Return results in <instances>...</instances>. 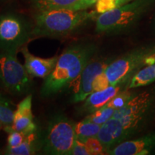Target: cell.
I'll use <instances>...</instances> for the list:
<instances>
[{
  "label": "cell",
  "instance_id": "cell-1",
  "mask_svg": "<svg viewBox=\"0 0 155 155\" xmlns=\"http://www.w3.org/2000/svg\"><path fill=\"white\" fill-rule=\"evenodd\" d=\"M96 48L90 44H75L66 48L58 58L55 68L41 88L43 96H51L73 83L91 60Z\"/></svg>",
  "mask_w": 155,
  "mask_h": 155
},
{
  "label": "cell",
  "instance_id": "cell-2",
  "mask_svg": "<svg viewBox=\"0 0 155 155\" xmlns=\"http://www.w3.org/2000/svg\"><path fill=\"white\" fill-rule=\"evenodd\" d=\"M96 11L60 9L38 11L32 35L37 37H58L73 33L96 14Z\"/></svg>",
  "mask_w": 155,
  "mask_h": 155
},
{
  "label": "cell",
  "instance_id": "cell-3",
  "mask_svg": "<svg viewBox=\"0 0 155 155\" xmlns=\"http://www.w3.org/2000/svg\"><path fill=\"white\" fill-rule=\"evenodd\" d=\"M155 0H134L98 15L96 32H115L126 30L135 24Z\"/></svg>",
  "mask_w": 155,
  "mask_h": 155
},
{
  "label": "cell",
  "instance_id": "cell-4",
  "mask_svg": "<svg viewBox=\"0 0 155 155\" xmlns=\"http://www.w3.org/2000/svg\"><path fill=\"white\" fill-rule=\"evenodd\" d=\"M30 76L17 59L16 50H1L0 81L4 88L14 95L25 94L30 87Z\"/></svg>",
  "mask_w": 155,
  "mask_h": 155
},
{
  "label": "cell",
  "instance_id": "cell-5",
  "mask_svg": "<svg viewBox=\"0 0 155 155\" xmlns=\"http://www.w3.org/2000/svg\"><path fill=\"white\" fill-rule=\"evenodd\" d=\"M75 124L63 116H56L48 126L44 151L54 155H69L76 140Z\"/></svg>",
  "mask_w": 155,
  "mask_h": 155
},
{
  "label": "cell",
  "instance_id": "cell-6",
  "mask_svg": "<svg viewBox=\"0 0 155 155\" xmlns=\"http://www.w3.org/2000/svg\"><path fill=\"white\" fill-rule=\"evenodd\" d=\"M155 54V45L132 50L109 63L104 71L110 86L123 84L137 72L149 56Z\"/></svg>",
  "mask_w": 155,
  "mask_h": 155
},
{
  "label": "cell",
  "instance_id": "cell-7",
  "mask_svg": "<svg viewBox=\"0 0 155 155\" xmlns=\"http://www.w3.org/2000/svg\"><path fill=\"white\" fill-rule=\"evenodd\" d=\"M32 35L28 25L18 15L0 16V50H17Z\"/></svg>",
  "mask_w": 155,
  "mask_h": 155
},
{
  "label": "cell",
  "instance_id": "cell-8",
  "mask_svg": "<svg viewBox=\"0 0 155 155\" xmlns=\"http://www.w3.org/2000/svg\"><path fill=\"white\" fill-rule=\"evenodd\" d=\"M150 94L148 92L134 96L123 107L116 110L113 117L119 119L131 133L137 129L150 106Z\"/></svg>",
  "mask_w": 155,
  "mask_h": 155
},
{
  "label": "cell",
  "instance_id": "cell-9",
  "mask_svg": "<svg viewBox=\"0 0 155 155\" xmlns=\"http://www.w3.org/2000/svg\"><path fill=\"white\" fill-rule=\"evenodd\" d=\"M108 61L103 60L92 59L87 64L78 77L73 83V98L74 102H80L94 92L93 83L98 75L104 72L108 65Z\"/></svg>",
  "mask_w": 155,
  "mask_h": 155
},
{
  "label": "cell",
  "instance_id": "cell-10",
  "mask_svg": "<svg viewBox=\"0 0 155 155\" xmlns=\"http://www.w3.org/2000/svg\"><path fill=\"white\" fill-rule=\"evenodd\" d=\"M131 134L119 119L112 117L101 125L97 138L104 145L107 152L111 147L119 144Z\"/></svg>",
  "mask_w": 155,
  "mask_h": 155
},
{
  "label": "cell",
  "instance_id": "cell-11",
  "mask_svg": "<svg viewBox=\"0 0 155 155\" xmlns=\"http://www.w3.org/2000/svg\"><path fill=\"white\" fill-rule=\"evenodd\" d=\"M25 58V67L29 74L32 77L45 78L49 76L55 68L59 56L50 58L37 57L30 53L28 48L23 47L21 50Z\"/></svg>",
  "mask_w": 155,
  "mask_h": 155
},
{
  "label": "cell",
  "instance_id": "cell-12",
  "mask_svg": "<svg viewBox=\"0 0 155 155\" xmlns=\"http://www.w3.org/2000/svg\"><path fill=\"white\" fill-rule=\"evenodd\" d=\"M32 95L26 96L17 105L15 111L12 128L25 134L36 131L38 129L34 121V116L32 111Z\"/></svg>",
  "mask_w": 155,
  "mask_h": 155
},
{
  "label": "cell",
  "instance_id": "cell-13",
  "mask_svg": "<svg viewBox=\"0 0 155 155\" xmlns=\"http://www.w3.org/2000/svg\"><path fill=\"white\" fill-rule=\"evenodd\" d=\"M155 147V132L136 140L124 141L109 150L106 154L112 155L148 154Z\"/></svg>",
  "mask_w": 155,
  "mask_h": 155
},
{
  "label": "cell",
  "instance_id": "cell-14",
  "mask_svg": "<svg viewBox=\"0 0 155 155\" xmlns=\"http://www.w3.org/2000/svg\"><path fill=\"white\" fill-rule=\"evenodd\" d=\"M122 84L110 86L102 91H94L85 99L82 111L85 113H92L102 106L106 105L116 94L121 91Z\"/></svg>",
  "mask_w": 155,
  "mask_h": 155
},
{
  "label": "cell",
  "instance_id": "cell-15",
  "mask_svg": "<svg viewBox=\"0 0 155 155\" xmlns=\"http://www.w3.org/2000/svg\"><path fill=\"white\" fill-rule=\"evenodd\" d=\"M36 131L29 134L19 146L7 147L5 154L7 155H31L35 154L38 149V136Z\"/></svg>",
  "mask_w": 155,
  "mask_h": 155
},
{
  "label": "cell",
  "instance_id": "cell-16",
  "mask_svg": "<svg viewBox=\"0 0 155 155\" xmlns=\"http://www.w3.org/2000/svg\"><path fill=\"white\" fill-rule=\"evenodd\" d=\"M81 0H32V5L38 11L66 9L73 10Z\"/></svg>",
  "mask_w": 155,
  "mask_h": 155
},
{
  "label": "cell",
  "instance_id": "cell-17",
  "mask_svg": "<svg viewBox=\"0 0 155 155\" xmlns=\"http://www.w3.org/2000/svg\"><path fill=\"white\" fill-rule=\"evenodd\" d=\"M101 125L83 119L75 124V129L76 138L81 141H84L91 137H97Z\"/></svg>",
  "mask_w": 155,
  "mask_h": 155
},
{
  "label": "cell",
  "instance_id": "cell-18",
  "mask_svg": "<svg viewBox=\"0 0 155 155\" xmlns=\"http://www.w3.org/2000/svg\"><path fill=\"white\" fill-rule=\"evenodd\" d=\"M155 81V64L148 65L135 73L129 85V89L138 88L154 82Z\"/></svg>",
  "mask_w": 155,
  "mask_h": 155
},
{
  "label": "cell",
  "instance_id": "cell-19",
  "mask_svg": "<svg viewBox=\"0 0 155 155\" xmlns=\"http://www.w3.org/2000/svg\"><path fill=\"white\" fill-rule=\"evenodd\" d=\"M115 111L116 110L114 108L105 105L97 109L96 111L91 113L85 118V119L98 124L103 125L111 118L113 117Z\"/></svg>",
  "mask_w": 155,
  "mask_h": 155
},
{
  "label": "cell",
  "instance_id": "cell-20",
  "mask_svg": "<svg viewBox=\"0 0 155 155\" xmlns=\"http://www.w3.org/2000/svg\"><path fill=\"white\" fill-rule=\"evenodd\" d=\"M15 111L5 98L0 96V122L5 127L12 126L14 118Z\"/></svg>",
  "mask_w": 155,
  "mask_h": 155
},
{
  "label": "cell",
  "instance_id": "cell-21",
  "mask_svg": "<svg viewBox=\"0 0 155 155\" xmlns=\"http://www.w3.org/2000/svg\"><path fill=\"white\" fill-rule=\"evenodd\" d=\"M131 0H97L96 5V12L98 14L106 12L116 7L125 5Z\"/></svg>",
  "mask_w": 155,
  "mask_h": 155
},
{
  "label": "cell",
  "instance_id": "cell-22",
  "mask_svg": "<svg viewBox=\"0 0 155 155\" xmlns=\"http://www.w3.org/2000/svg\"><path fill=\"white\" fill-rule=\"evenodd\" d=\"M133 96L132 92H131L128 88L127 90L120 91L119 94H116L106 105L114 108L115 110H117L126 105Z\"/></svg>",
  "mask_w": 155,
  "mask_h": 155
},
{
  "label": "cell",
  "instance_id": "cell-23",
  "mask_svg": "<svg viewBox=\"0 0 155 155\" xmlns=\"http://www.w3.org/2000/svg\"><path fill=\"white\" fill-rule=\"evenodd\" d=\"M5 130L8 133L7 137V147H15L19 146L24 141L27 134L20 132V131L15 130L11 126L5 127Z\"/></svg>",
  "mask_w": 155,
  "mask_h": 155
},
{
  "label": "cell",
  "instance_id": "cell-24",
  "mask_svg": "<svg viewBox=\"0 0 155 155\" xmlns=\"http://www.w3.org/2000/svg\"><path fill=\"white\" fill-rule=\"evenodd\" d=\"M83 141L88 147V150L91 153V155L104 154V152H106L104 145L101 144V142L97 137H91Z\"/></svg>",
  "mask_w": 155,
  "mask_h": 155
},
{
  "label": "cell",
  "instance_id": "cell-25",
  "mask_svg": "<svg viewBox=\"0 0 155 155\" xmlns=\"http://www.w3.org/2000/svg\"><path fill=\"white\" fill-rule=\"evenodd\" d=\"M110 86V83L104 72H102L96 76L93 83V89L94 91H102Z\"/></svg>",
  "mask_w": 155,
  "mask_h": 155
},
{
  "label": "cell",
  "instance_id": "cell-26",
  "mask_svg": "<svg viewBox=\"0 0 155 155\" xmlns=\"http://www.w3.org/2000/svg\"><path fill=\"white\" fill-rule=\"evenodd\" d=\"M70 155H91V153L83 141L76 138Z\"/></svg>",
  "mask_w": 155,
  "mask_h": 155
},
{
  "label": "cell",
  "instance_id": "cell-27",
  "mask_svg": "<svg viewBox=\"0 0 155 155\" xmlns=\"http://www.w3.org/2000/svg\"><path fill=\"white\" fill-rule=\"evenodd\" d=\"M97 0H81L75 5L73 10H86L88 7L96 4Z\"/></svg>",
  "mask_w": 155,
  "mask_h": 155
},
{
  "label": "cell",
  "instance_id": "cell-28",
  "mask_svg": "<svg viewBox=\"0 0 155 155\" xmlns=\"http://www.w3.org/2000/svg\"><path fill=\"white\" fill-rule=\"evenodd\" d=\"M2 124L1 122H0V128H1V126H2Z\"/></svg>",
  "mask_w": 155,
  "mask_h": 155
},
{
  "label": "cell",
  "instance_id": "cell-29",
  "mask_svg": "<svg viewBox=\"0 0 155 155\" xmlns=\"http://www.w3.org/2000/svg\"><path fill=\"white\" fill-rule=\"evenodd\" d=\"M1 85H2V83H1V81H0V86H1Z\"/></svg>",
  "mask_w": 155,
  "mask_h": 155
}]
</instances>
